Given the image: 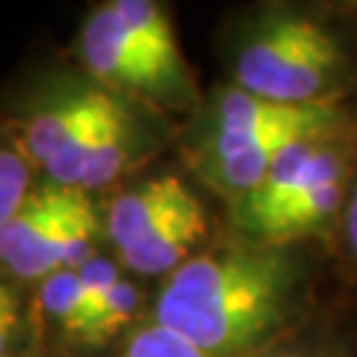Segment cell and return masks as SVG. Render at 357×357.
<instances>
[{
  "label": "cell",
  "instance_id": "obj_1",
  "mask_svg": "<svg viewBox=\"0 0 357 357\" xmlns=\"http://www.w3.org/2000/svg\"><path fill=\"white\" fill-rule=\"evenodd\" d=\"M294 262L278 246H238L185 259L156 302V323L206 357L241 355L281 326Z\"/></svg>",
  "mask_w": 357,
  "mask_h": 357
},
{
  "label": "cell",
  "instance_id": "obj_2",
  "mask_svg": "<svg viewBox=\"0 0 357 357\" xmlns=\"http://www.w3.org/2000/svg\"><path fill=\"white\" fill-rule=\"evenodd\" d=\"M344 51L328 26L302 13H270L238 51L236 88L278 103L331 101Z\"/></svg>",
  "mask_w": 357,
  "mask_h": 357
},
{
  "label": "cell",
  "instance_id": "obj_3",
  "mask_svg": "<svg viewBox=\"0 0 357 357\" xmlns=\"http://www.w3.org/2000/svg\"><path fill=\"white\" fill-rule=\"evenodd\" d=\"M344 122L347 114L333 101L278 103L230 88L215 106L204 156H228L265 143L333 138L342 132Z\"/></svg>",
  "mask_w": 357,
  "mask_h": 357
},
{
  "label": "cell",
  "instance_id": "obj_4",
  "mask_svg": "<svg viewBox=\"0 0 357 357\" xmlns=\"http://www.w3.org/2000/svg\"><path fill=\"white\" fill-rule=\"evenodd\" d=\"M75 188L45 185L26 193L22 206L0 225V262L19 278H43L61 268L59 243Z\"/></svg>",
  "mask_w": 357,
  "mask_h": 357
},
{
  "label": "cell",
  "instance_id": "obj_5",
  "mask_svg": "<svg viewBox=\"0 0 357 357\" xmlns=\"http://www.w3.org/2000/svg\"><path fill=\"white\" fill-rule=\"evenodd\" d=\"M79 56L90 72L103 82L132 93H172V85L156 69L149 53L143 51L114 13L112 3L88 16L79 32ZM178 93V90H175Z\"/></svg>",
  "mask_w": 357,
  "mask_h": 357
},
{
  "label": "cell",
  "instance_id": "obj_6",
  "mask_svg": "<svg viewBox=\"0 0 357 357\" xmlns=\"http://www.w3.org/2000/svg\"><path fill=\"white\" fill-rule=\"evenodd\" d=\"M347 162H349L347 151L336 143V138L326 143V149L312 167V172L302 183V188L283 206L281 215L259 230L257 238L268 241V246H278V243L294 241L299 236L323 228L342 204Z\"/></svg>",
  "mask_w": 357,
  "mask_h": 357
},
{
  "label": "cell",
  "instance_id": "obj_7",
  "mask_svg": "<svg viewBox=\"0 0 357 357\" xmlns=\"http://www.w3.org/2000/svg\"><path fill=\"white\" fill-rule=\"evenodd\" d=\"M206 236L204 206L196 196H188L167 217H162L143 238L125 246L119 255L125 265L143 275L178 270L196 243Z\"/></svg>",
  "mask_w": 357,
  "mask_h": 357
},
{
  "label": "cell",
  "instance_id": "obj_8",
  "mask_svg": "<svg viewBox=\"0 0 357 357\" xmlns=\"http://www.w3.org/2000/svg\"><path fill=\"white\" fill-rule=\"evenodd\" d=\"M191 196L188 185L175 175L146 180L141 185H132L119 193L106 215V230L114 246L122 252L125 246L143 238L149 230L167 217L175 206H180Z\"/></svg>",
  "mask_w": 357,
  "mask_h": 357
},
{
  "label": "cell",
  "instance_id": "obj_9",
  "mask_svg": "<svg viewBox=\"0 0 357 357\" xmlns=\"http://www.w3.org/2000/svg\"><path fill=\"white\" fill-rule=\"evenodd\" d=\"M112 101L114 98L101 90H79L40 112L26 130V141L35 159H40L45 167L51 165L82 130L90 128L109 109Z\"/></svg>",
  "mask_w": 357,
  "mask_h": 357
},
{
  "label": "cell",
  "instance_id": "obj_10",
  "mask_svg": "<svg viewBox=\"0 0 357 357\" xmlns=\"http://www.w3.org/2000/svg\"><path fill=\"white\" fill-rule=\"evenodd\" d=\"M112 8L130 29L135 43L149 53V59L165 75L167 82L178 90L185 82V69L169 16L151 0H116Z\"/></svg>",
  "mask_w": 357,
  "mask_h": 357
},
{
  "label": "cell",
  "instance_id": "obj_11",
  "mask_svg": "<svg viewBox=\"0 0 357 357\" xmlns=\"http://www.w3.org/2000/svg\"><path fill=\"white\" fill-rule=\"evenodd\" d=\"M132 122L130 114L125 112V106L119 103L114 112L109 114V119L101 125L96 141L90 146V153L82 165L79 172V183L77 188H98L103 183H109L122 172V167L130 156V146H132Z\"/></svg>",
  "mask_w": 357,
  "mask_h": 357
},
{
  "label": "cell",
  "instance_id": "obj_12",
  "mask_svg": "<svg viewBox=\"0 0 357 357\" xmlns=\"http://www.w3.org/2000/svg\"><path fill=\"white\" fill-rule=\"evenodd\" d=\"M98 236V215L85 199V193L75 188L72 204L66 209L61 225V243H59V265L61 270H79L93 259V246Z\"/></svg>",
  "mask_w": 357,
  "mask_h": 357
},
{
  "label": "cell",
  "instance_id": "obj_13",
  "mask_svg": "<svg viewBox=\"0 0 357 357\" xmlns=\"http://www.w3.org/2000/svg\"><path fill=\"white\" fill-rule=\"evenodd\" d=\"M77 275H79V312H77V320L75 326H72V331H69V336L82 339V333L88 331L93 318L98 315V310L106 302L109 291L119 281V270L109 259L93 257L90 262H85L82 268L77 270Z\"/></svg>",
  "mask_w": 357,
  "mask_h": 357
},
{
  "label": "cell",
  "instance_id": "obj_14",
  "mask_svg": "<svg viewBox=\"0 0 357 357\" xmlns=\"http://www.w3.org/2000/svg\"><path fill=\"white\" fill-rule=\"evenodd\" d=\"M138 305H141L138 289L130 281H125V278H119L116 286L106 296V302L101 305V310H98V315L88 326V331L82 333L79 342H88V344H103V342H109L119 328H125L130 320H132Z\"/></svg>",
  "mask_w": 357,
  "mask_h": 357
},
{
  "label": "cell",
  "instance_id": "obj_15",
  "mask_svg": "<svg viewBox=\"0 0 357 357\" xmlns=\"http://www.w3.org/2000/svg\"><path fill=\"white\" fill-rule=\"evenodd\" d=\"M40 305L51 318L61 323V328L66 333L72 331L77 312H79V275H77V270L51 273L40 289Z\"/></svg>",
  "mask_w": 357,
  "mask_h": 357
},
{
  "label": "cell",
  "instance_id": "obj_16",
  "mask_svg": "<svg viewBox=\"0 0 357 357\" xmlns=\"http://www.w3.org/2000/svg\"><path fill=\"white\" fill-rule=\"evenodd\" d=\"M119 357H206L202 349L188 344L183 336L172 333L169 328L153 323L149 328L138 331L128 342Z\"/></svg>",
  "mask_w": 357,
  "mask_h": 357
},
{
  "label": "cell",
  "instance_id": "obj_17",
  "mask_svg": "<svg viewBox=\"0 0 357 357\" xmlns=\"http://www.w3.org/2000/svg\"><path fill=\"white\" fill-rule=\"evenodd\" d=\"M29 188V167L22 153L0 146V225L22 206Z\"/></svg>",
  "mask_w": 357,
  "mask_h": 357
},
{
  "label": "cell",
  "instance_id": "obj_18",
  "mask_svg": "<svg viewBox=\"0 0 357 357\" xmlns=\"http://www.w3.org/2000/svg\"><path fill=\"white\" fill-rule=\"evenodd\" d=\"M19 328V312H16V299L13 294L0 283V352L11 342V336Z\"/></svg>",
  "mask_w": 357,
  "mask_h": 357
},
{
  "label": "cell",
  "instance_id": "obj_19",
  "mask_svg": "<svg viewBox=\"0 0 357 357\" xmlns=\"http://www.w3.org/2000/svg\"><path fill=\"white\" fill-rule=\"evenodd\" d=\"M347 238H349V246L357 257V185L349 196V206H347Z\"/></svg>",
  "mask_w": 357,
  "mask_h": 357
},
{
  "label": "cell",
  "instance_id": "obj_20",
  "mask_svg": "<svg viewBox=\"0 0 357 357\" xmlns=\"http://www.w3.org/2000/svg\"><path fill=\"white\" fill-rule=\"evenodd\" d=\"M278 357H305V355H278Z\"/></svg>",
  "mask_w": 357,
  "mask_h": 357
}]
</instances>
